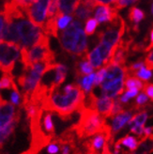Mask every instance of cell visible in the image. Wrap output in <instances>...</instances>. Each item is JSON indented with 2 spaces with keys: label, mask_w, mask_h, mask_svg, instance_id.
I'll list each match as a JSON object with an SVG mask.
<instances>
[{
  "label": "cell",
  "mask_w": 153,
  "mask_h": 154,
  "mask_svg": "<svg viewBox=\"0 0 153 154\" xmlns=\"http://www.w3.org/2000/svg\"><path fill=\"white\" fill-rule=\"evenodd\" d=\"M135 1L136 0H115L114 5L112 7H114L117 11H119L121 9H123V8L129 6L130 4L134 3Z\"/></svg>",
  "instance_id": "cell-35"
},
{
  "label": "cell",
  "mask_w": 153,
  "mask_h": 154,
  "mask_svg": "<svg viewBox=\"0 0 153 154\" xmlns=\"http://www.w3.org/2000/svg\"><path fill=\"white\" fill-rule=\"evenodd\" d=\"M87 55L85 57H83V59L80 62L75 64V74H76V77L78 78V80L81 79V77L83 76L93 73L94 67L90 63V61L88 60Z\"/></svg>",
  "instance_id": "cell-14"
},
{
  "label": "cell",
  "mask_w": 153,
  "mask_h": 154,
  "mask_svg": "<svg viewBox=\"0 0 153 154\" xmlns=\"http://www.w3.org/2000/svg\"><path fill=\"white\" fill-rule=\"evenodd\" d=\"M124 85L127 89H131V88H137V89H143L144 88V83L140 80L135 75H127L125 78Z\"/></svg>",
  "instance_id": "cell-20"
},
{
  "label": "cell",
  "mask_w": 153,
  "mask_h": 154,
  "mask_svg": "<svg viewBox=\"0 0 153 154\" xmlns=\"http://www.w3.org/2000/svg\"><path fill=\"white\" fill-rule=\"evenodd\" d=\"M97 2L98 5H109V4H112L114 3L115 0H95Z\"/></svg>",
  "instance_id": "cell-44"
},
{
  "label": "cell",
  "mask_w": 153,
  "mask_h": 154,
  "mask_svg": "<svg viewBox=\"0 0 153 154\" xmlns=\"http://www.w3.org/2000/svg\"><path fill=\"white\" fill-rule=\"evenodd\" d=\"M82 29V23L80 21H72L62 32H61L59 42L64 51L69 54H73V50L78 40L79 32Z\"/></svg>",
  "instance_id": "cell-7"
},
{
  "label": "cell",
  "mask_w": 153,
  "mask_h": 154,
  "mask_svg": "<svg viewBox=\"0 0 153 154\" xmlns=\"http://www.w3.org/2000/svg\"><path fill=\"white\" fill-rule=\"evenodd\" d=\"M144 62L148 70H153V51H151L148 54Z\"/></svg>",
  "instance_id": "cell-39"
},
{
  "label": "cell",
  "mask_w": 153,
  "mask_h": 154,
  "mask_svg": "<svg viewBox=\"0 0 153 154\" xmlns=\"http://www.w3.org/2000/svg\"><path fill=\"white\" fill-rule=\"evenodd\" d=\"M21 62L24 70L29 69L37 62H55V54L50 48V40L46 33H43L33 47L30 49L21 48Z\"/></svg>",
  "instance_id": "cell-3"
},
{
  "label": "cell",
  "mask_w": 153,
  "mask_h": 154,
  "mask_svg": "<svg viewBox=\"0 0 153 154\" xmlns=\"http://www.w3.org/2000/svg\"><path fill=\"white\" fill-rule=\"evenodd\" d=\"M59 147L60 146L56 143V142H52L47 148V152L49 154H57L59 150Z\"/></svg>",
  "instance_id": "cell-40"
},
{
  "label": "cell",
  "mask_w": 153,
  "mask_h": 154,
  "mask_svg": "<svg viewBox=\"0 0 153 154\" xmlns=\"http://www.w3.org/2000/svg\"><path fill=\"white\" fill-rule=\"evenodd\" d=\"M0 88H1V85H0Z\"/></svg>",
  "instance_id": "cell-51"
},
{
  "label": "cell",
  "mask_w": 153,
  "mask_h": 154,
  "mask_svg": "<svg viewBox=\"0 0 153 154\" xmlns=\"http://www.w3.org/2000/svg\"><path fill=\"white\" fill-rule=\"evenodd\" d=\"M94 80H95V74L91 73V74L84 76L82 79H79L78 84L80 85L81 88L84 89V91H85L86 93H89L94 85Z\"/></svg>",
  "instance_id": "cell-25"
},
{
  "label": "cell",
  "mask_w": 153,
  "mask_h": 154,
  "mask_svg": "<svg viewBox=\"0 0 153 154\" xmlns=\"http://www.w3.org/2000/svg\"><path fill=\"white\" fill-rule=\"evenodd\" d=\"M22 154H34V153H32L30 150H27V151H26V152H24V153H22Z\"/></svg>",
  "instance_id": "cell-49"
},
{
  "label": "cell",
  "mask_w": 153,
  "mask_h": 154,
  "mask_svg": "<svg viewBox=\"0 0 153 154\" xmlns=\"http://www.w3.org/2000/svg\"><path fill=\"white\" fill-rule=\"evenodd\" d=\"M20 116H21V113L19 110V111H17L14 119L10 123V124L6 126L5 128H3L2 130H0V149L3 147L4 143L9 139V137L13 134V131H14L15 127L17 126L18 122L20 120Z\"/></svg>",
  "instance_id": "cell-15"
},
{
  "label": "cell",
  "mask_w": 153,
  "mask_h": 154,
  "mask_svg": "<svg viewBox=\"0 0 153 154\" xmlns=\"http://www.w3.org/2000/svg\"><path fill=\"white\" fill-rule=\"evenodd\" d=\"M145 12L137 7H132L129 11V19L133 25H139V23L145 19Z\"/></svg>",
  "instance_id": "cell-22"
},
{
  "label": "cell",
  "mask_w": 153,
  "mask_h": 154,
  "mask_svg": "<svg viewBox=\"0 0 153 154\" xmlns=\"http://www.w3.org/2000/svg\"><path fill=\"white\" fill-rule=\"evenodd\" d=\"M86 103V94L78 83L67 85L63 92L58 88L43 100L41 106L44 111L55 112L62 119H68L75 112H80Z\"/></svg>",
  "instance_id": "cell-1"
},
{
  "label": "cell",
  "mask_w": 153,
  "mask_h": 154,
  "mask_svg": "<svg viewBox=\"0 0 153 154\" xmlns=\"http://www.w3.org/2000/svg\"><path fill=\"white\" fill-rule=\"evenodd\" d=\"M4 102H5V101H4V100L2 99V96L0 95V105H1V104H2V103H4Z\"/></svg>",
  "instance_id": "cell-48"
},
{
  "label": "cell",
  "mask_w": 153,
  "mask_h": 154,
  "mask_svg": "<svg viewBox=\"0 0 153 154\" xmlns=\"http://www.w3.org/2000/svg\"><path fill=\"white\" fill-rule=\"evenodd\" d=\"M20 100H21V95L19 91L13 90L11 95V101L13 104H20Z\"/></svg>",
  "instance_id": "cell-41"
},
{
  "label": "cell",
  "mask_w": 153,
  "mask_h": 154,
  "mask_svg": "<svg viewBox=\"0 0 153 154\" xmlns=\"http://www.w3.org/2000/svg\"><path fill=\"white\" fill-rule=\"evenodd\" d=\"M72 154H84V153H83L80 149H78V148H77V149H76L72 152Z\"/></svg>",
  "instance_id": "cell-46"
},
{
  "label": "cell",
  "mask_w": 153,
  "mask_h": 154,
  "mask_svg": "<svg viewBox=\"0 0 153 154\" xmlns=\"http://www.w3.org/2000/svg\"><path fill=\"white\" fill-rule=\"evenodd\" d=\"M16 113H15L14 105L9 102H4L0 105V130H2L14 119Z\"/></svg>",
  "instance_id": "cell-10"
},
{
  "label": "cell",
  "mask_w": 153,
  "mask_h": 154,
  "mask_svg": "<svg viewBox=\"0 0 153 154\" xmlns=\"http://www.w3.org/2000/svg\"><path fill=\"white\" fill-rule=\"evenodd\" d=\"M120 154H134V152H129V151H125V150H123L122 149V151L120 152Z\"/></svg>",
  "instance_id": "cell-47"
},
{
  "label": "cell",
  "mask_w": 153,
  "mask_h": 154,
  "mask_svg": "<svg viewBox=\"0 0 153 154\" xmlns=\"http://www.w3.org/2000/svg\"><path fill=\"white\" fill-rule=\"evenodd\" d=\"M153 152V139L147 138L139 142L138 148H137L134 154H150Z\"/></svg>",
  "instance_id": "cell-21"
},
{
  "label": "cell",
  "mask_w": 153,
  "mask_h": 154,
  "mask_svg": "<svg viewBox=\"0 0 153 154\" xmlns=\"http://www.w3.org/2000/svg\"><path fill=\"white\" fill-rule=\"evenodd\" d=\"M59 12V9H58V1L57 0H52L49 8L47 10V18H53L57 16Z\"/></svg>",
  "instance_id": "cell-30"
},
{
  "label": "cell",
  "mask_w": 153,
  "mask_h": 154,
  "mask_svg": "<svg viewBox=\"0 0 153 154\" xmlns=\"http://www.w3.org/2000/svg\"><path fill=\"white\" fill-rule=\"evenodd\" d=\"M134 75L138 77V78L144 80V81H148L152 77V72H151V70H148L147 67L146 68L143 67L140 69L139 71H137L134 73Z\"/></svg>",
  "instance_id": "cell-31"
},
{
  "label": "cell",
  "mask_w": 153,
  "mask_h": 154,
  "mask_svg": "<svg viewBox=\"0 0 153 154\" xmlns=\"http://www.w3.org/2000/svg\"><path fill=\"white\" fill-rule=\"evenodd\" d=\"M153 48V26H152V28L150 30V43L147 46V48H146V52L149 51L150 49Z\"/></svg>",
  "instance_id": "cell-43"
},
{
  "label": "cell",
  "mask_w": 153,
  "mask_h": 154,
  "mask_svg": "<svg viewBox=\"0 0 153 154\" xmlns=\"http://www.w3.org/2000/svg\"><path fill=\"white\" fill-rule=\"evenodd\" d=\"M106 74L103 82L101 85L102 89L106 88L110 85L124 80L128 75V67L121 66L118 64H108L106 65Z\"/></svg>",
  "instance_id": "cell-9"
},
{
  "label": "cell",
  "mask_w": 153,
  "mask_h": 154,
  "mask_svg": "<svg viewBox=\"0 0 153 154\" xmlns=\"http://www.w3.org/2000/svg\"><path fill=\"white\" fill-rule=\"evenodd\" d=\"M99 25V22L96 19L93 18H89L87 19V23H86V27H85V33L87 36H91L93 35L94 32L96 31V28Z\"/></svg>",
  "instance_id": "cell-29"
},
{
  "label": "cell",
  "mask_w": 153,
  "mask_h": 154,
  "mask_svg": "<svg viewBox=\"0 0 153 154\" xmlns=\"http://www.w3.org/2000/svg\"><path fill=\"white\" fill-rule=\"evenodd\" d=\"M151 13H152V15H153V4H152V6H151Z\"/></svg>",
  "instance_id": "cell-50"
},
{
  "label": "cell",
  "mask_w": 153,
  "mask_h": 154,
  "mask_svg": "<svg viewBox=\"0 0 153 154\" xmlns=\"http://www.w3.org/2000/svg\"><path fill=\"white\" fill-rule=\"evenodd\" d=\"M118 11H117L114 7L101 5L98 7V9L95 12V19L100 24L106 22H111L117 15H118Z\"/></svg>",
  "instance_id": "cell-12"
},
{
  "label": "cell",
  "mask_w": 153,
  "mask_h": 154,
  "mask_svg": "<svg viewBox=\"0 0 153 154\" xmlns=\"http://www.w3.org/2000/svg\"><path fill=\"white\" fill-rule=\"evenodd\" d=\"M124 111V107H123V103L120 102L119 99H117L116 101H114V105H113V109H112V113H111V117L110 118H114L115 116L118 115L119 113Z\"/></svg>",
  "instance_id": "cell-33"
},
{
  "label": "cell",
  "mask_w": 153,
  "mask_h": 154,
  "mask_svg": "<svg viewBox=\"0 0 153 154\" xmlns=\"http://www.w3.org/2000/svg\"><path fill=\"white\" fill-rule=\"evenodd\" d=\"M79 113V120L72 129L80 139H85L99 133L104 132L109 127L106 123L105 118L94 109L85 106Z\"/></svg>",
  "instance_id": "cell-2"
},
{
  "label": "cell",
  "mask_w": 153,
  "mask_h": 154,
  "mask_svg": "<svg viewBox=\"0 0 153 154\" xmlns=\"http://www.w3.org/2000/svg\"><path fill=\"white\" fill-rule=\"evenodd\" d=\"M72 21V17L70 15H63L58 18V28L59 29H65L69 24Z\"/></svg>",
  "instance_id": "cell-36"
},
{
  "label": "cell",
  "mask_w": 153,
  "mask_h": 154,
  "mask_svg": "<svg viewBox=\"0 0 153 154\" xmlns=\"http://www.w3.org/2000/svg\"><path fill=\"white\" fill-rule=\"evenodd\" d=\"M50 3L51 0H36L26 11L29 20L41 28L44 26Z\"/></svg>",
  "instance_id": "cell-8"
},
{
  "label": "cell",
  "mask_w": 153,
  "mask_h": 154,
  "mask_svg": "<svg viewBox=\"0 0 153 154\" xmlns=\"http://www.w3.org/2000/svg\"><path fill=\"white\" fill-rule=\"evenodd\" d=\"M92 12H93L92 9H90L89 7H87V5H85L80 1V4L78 5L77 8H76L73 15L80 22H84V21H86L87 19L89 18V16L92 14Z\"/></svg>",
  "instance_id": "cell-19"
},
{
  "label": "cell",
  "mask_w": 153,
  "mask_h": 154,
  "mask_svg": "<svg viewBox=\"0 0 153 154\" xmlns=\"http://www.w3.org/2000/svg\"><path fill=\"white\" fill-rule=\"evenodd\" d=\"M118 141L121 143L122 146L128 148L131 151L136 150L137 148H138V145H139V141L137 140V138H135L132 135H126L123 138L119 139Z\"/></svg>",
  "instance_id": "cell-28"
},
{
  "label": "cell",
  "mask_w": 153,
  "mask_h": 154,
  "mask_svg": "<svg viewBox=\"0 0 153 154\" xmlns=\"http://www.w3.org/2000/svg\"><path fill=\"white\" fill-rule=\"evenodd\" d=\"M47 113L45 114L43 118V126H44V131L49 136L55 138V127H54V123L52 119V114L49 111H46Z\"/></svg>",
  "instance_id": "cell-26"
},
{
  "label": "cell",
  "mask_w": 153,
  "mask_h": 154,
  "mask_svg": "<svg viewBox=\"0 0 153 154\" xmlns=\"http://www.w3.org/2000/svg\"><path fill=\"white\" fill-rule=\"evenodd\" d=\"M87 57L88 60L90 61V63L94 67V69H100L103 65V61L102 59V57L100 55V53H99V50L97 47L94 48L89 54H87Z\"/></svg>",
  "instance_id": "cell-24"
},
{
  "label": "cell",
  "mask_w": 153,
  "mask_h": 154,
  "mask_svg": "<svg viewBox=\"0 0 153 154\" xmlns=\"http://www.w3.org/2000/svg\"><path fill=\"white\" fill-rule=\"evenodd\" d=\"M147 138H150V139H153V127H146L144 130V134L143 136L138 138V141H142L147 139Z\"/></svg>",
  "instance_id": "cell-37"
},
{
  "label": "cell",
  "mask_w": 153,
  "mask_h": 154,
  "mask_svg": "<svg viewBox=\"0 0 153 154\" xmlns=\"http://www.w3.org/2000/svg\"><path fill=\"white\" fill-rule=\"evenodd\" d=\"M148 112L146 111V109L137 113L136 115H134L133 119L128 122V125L131 127L133 125H141V126H144L146 121L148 120Z\"/></svg>",
  "instance_id": "cell-27"
},
{
  "label": "cell",
  "mask_w": 153,
  "mask_h": 154,
  "mask_svg": "<svg viewBox=\"0 0 153 154\" xmlns=\"http://www.w3.org/2000/svg\"><path fill=\"white\" fill-rule=\"evenodd\" d=\"M0 85H1V88H12L13 90L19 91L16 84L14 82V77L11 73H3L1 80H0Z\"/></svg>",
  "instance_id": "cell-23"
},
{
  "label": "cell",
  "mask_w": 153,
  "mask_h": 154,
  "mask_svg": "<svg viewBox=\"0 0 153 154\" xmlns=\"http://www.w3.org/2000/svg\"><path fill=\"white\" fill-rule=\"evenodd\" d=\"M124 80H120L118 82H116L109 87H107L104 89H102V96L107 97V98H116L119 94H121L124 91Z\"/></svg>",
  "instance_id": "cell-16"
},
{
  "label": "cell",
  "mask_w": 153,
  "mask_h": 154,
  "mask_svg": "<svg viewBox=\"0 0 153 154\" xmlns=\"http://www.w3.org/2000/svg\"><path fill=\"white\" fill-rule=\"evenodd\" d=\"M125 21L118 14L110 22V25L106 27V29L101 30L98 33V38L100 42L109 45L113 49V47L118 45L121 41V38L125 33Z\"/></svg>",
  "instance_id": "cell-4"
},
{
  "label": "cell",
  "mask_w": 153,
  "mask_h": 154,
  "mask_svg": "<svg viewBox=\"0 0 153 154\" xmlns=\"http://www.w3.org/2000/svg\"><path fill=\"white\" fill-rule=\"evenodd\" d=\"M81 0H59L58 9L59 12L64 15L73 14L76 8L80 4Z\"/></svg>",
  "instance_id": "cell-18"
},
{
  "label": "cell",
  "mask_w": 153,
  "mask_h": 154,
  "mask_svg": "<svg viewBox=\"0 0 153 154\" xmlns=\"http://www.w3.org/2000/svg\"><path fill=\"white\" fill-rule=\"evenodd\" d=\"M86 154H100V153H99V151H97V150H93V149H87Z\"/></svg>",
  "instance_id": "cell-45"
},
{
  "label": "cell",
  "mask_w": 153,
  "mask_h": 154,
  "mask_svg": "<svg viewBox=\"0 0 153 154\" xmlns=\"http://www.w3.org/2000/svg\"><path fill=\"white\" fill-rule=\"evenodd\" d=\"M21 54V46L8 42H0V71L11 73Z\"/></svg>",
  "instance_id": "cell-6"
},
{
  "label": "cell",
  "mask_w": 153,
  "mask_h": 154,
  "mask_svg": "<svg viewBox=\"0 0 153 154\" xmlns=\"http://www.w3.org/2000/svg\"><path fill=\"white\" fill-rule=\"evenodd\" d=\"M67 72H68V68L63 65V64H59V63H56L55 66V75H54V81L51 86V90L50 93L54 92L56 89H57L60 85L62 84L67 76Z\"/></svg>",
  "instance_id": "cell-13"
},
{
  "label": "cell",
  "mask_w": 153,
  "mask_h": 154,
  "mask_svg": "<svg viewBox=\"0 0 153 154\" xmlns=\"http://www.w3.org/2000/svg\"><path fill=\"white\" fill-rule=\"evenodd\" d=\"M105 74H106V67L104 66L97 73H95V80H94V86L95 87L102 85V83L103 82V80L105 78Z\"/></svg>",
  "instance_id": "cell-34"
},
{
  "label": "cell",
  "mask_w": 153,
  "mask_h": 154,
  "mask_svg": "<svg viewBox=\"0 0 153 154\" xmlns=\"http://www.w3.org/2000/svg\"><path fill=\"white\" fill-rule=\"evenodd\" d=\"M144 92L148 95V97L153 102V84L152 83H147L144 85L143 88Z\"/></svg>",
  "instance_id": "cell-38"
},
{
  "label": "cell",
  "mask_w": 153,
  "mask_h": 154,
  "mask_svg": "<svg viewBox=\"0 0 153 154\" xmlns=\"http://www.w3.org/2000/svg\"><path fill=\"white\" fill-rule=\"evenodd\" d=\"M64 14L58 12V14L57 16L53 17V18H49L47 20V22L44 24V26L42 27V30L46 33L47 35H51L55 38L58 37L57 31H58V18L63 16Z\"/></svg>",
  "instance_id": "cell-17"
},
{
  "label": "cell",
  "mask_w": 153,
  "mask_h": 154,
  "mask_svg": "<svg viewBox=\"0 0 153 154\" xmlns=\"http://www.w3.org/2000/svg\"><path fill=\"white\" fill-rule=\"evenodd\" d=\"M148 97L145 92L139 94L136 99L135 105L133 106V110H139L141 108H144V105L148 103Z\"/></svg>",
  "instance_id": "cell-32"
},
{
  "label": "cell",
  "mask_w": 153,
  "mask_h": 154,
  "mask_svg": "<svg viewBox=\"0 0 153 154\" xmlns=\"http://www.w3.org/2000/svg\"><path fill=\"white\" fill-rule=\"evenodd\" d=\"M5 25V17L4 13L2 11H0V42L2 41V33H3V28Z\"/></svg>",
  "instance_id": "cell-42"
},
{
  "label": "cell",
  "mask_w": 153,
  "mask_h": 154,
  "mask_svg": "<svg viewBox=\"0 0 153 154\" xmlns=\"http://www.w3.org/2000/svg\"><path fill=\"white\" fill-rule=\"evenodd\" d=\"M18 30L21 37V46L27 49L33 47L44 33L42 28L34 25L26 17L18 19Z\"/></svg>",
  "instance_id": "cell-5"
},
{
  "label": "cell",
  "mask_w": 153,
  "mask_h": 154,
  "mask_svg": "<svg viewBox=\"0 0 153 154\" xmlns=\"http://www.w3.org/2000/svg\"><path fill=\"white\" fill-rule=\"evenodd\" d=\"M133 114L132 111H130V110L129 111H123V112L119 113L118 115L115 116V117L113 118L112 125H111L113 136L116 134H118L119 131L133 119Z\"/></svg>",
  "instance_id": "cell-11"
}]
</instances>
